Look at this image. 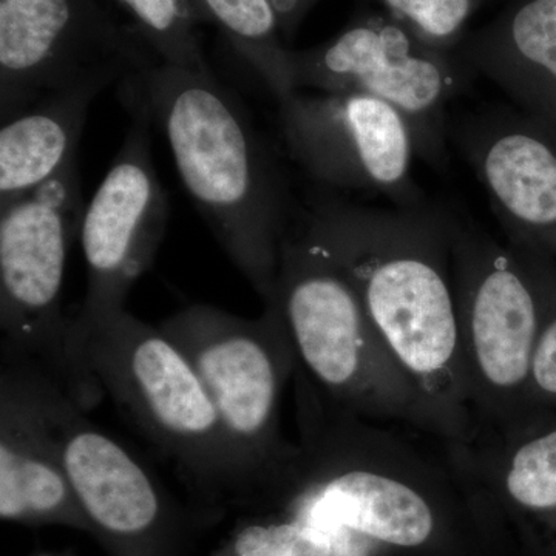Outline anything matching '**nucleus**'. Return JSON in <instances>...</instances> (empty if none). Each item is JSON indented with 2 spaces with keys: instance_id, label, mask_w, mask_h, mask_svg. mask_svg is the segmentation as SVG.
<instances>
[{
  "instance_id": "obj_9",
  "label": "nucleus",
  "mask_w": 556,
  "mask_h": 556,
  "mask_svg": "<svg viewBox=\"0 0 556 556\" xmlns=\"http://www.w3.org/2000/svg\"><path fill=\"white\" fill-rule=\"evenodd\" d=\"M295 89L364 93L407 119L416 153L445 170L447 104L466 89L464 70L401 22H354L334 39L289 53Z\"/></svg>"
},
{
  "instance_id": "obj_5",
  "label": "nucleus",
  "mask_w": 556,
  "mask_h": 556,
  "mask_svg": "<svg viewBox=\"0 0 556 556\" xmlns=\"http://www.w3.org/2000/svg\"><path fill=\"white\" fill-rule=\"evenodd\" d=\"M276 300L298 369L331 404L422 431L415 393L383 346L350 278L299 222L278 262Z\"/></svg>"
},
{
  "instance_id": "obj_4",
  "label": "nucleus",
  "mask_w": 556,
  "mask_h": 556,
  "mask_svg": "<svg viewBox=\"0 0 556 556\" xmlns=\"http://www.w3.org/2000/svg\"><path fill=\"white\" fill-rule=\"evenodd\" d=\"M554 262L453 215V289L475 431L510 430L541 417L530 402V372Z\"/></svg>"
},
{
  "instance_id": "obj_14",
  "label": "nucleus",
  "mask_w": 556,
  "mask_h": 556,
  "mask_svg": "<svg viewBox=\"0 0 556 556\" xmlns=\"http://www.w3.org/2000/svg\"><path fill=\"white\" fill-rule=\"evenodd\" d=\"M0 517H87L40 393V365L0 350Z\"/></svg>"
},
{
  "instance_id": "obj_16",
  "label": "nucleus",
  "mask_w": 556,
  "mask_h": 556,
  "mask_svg": "<svg viewBox=\"0 0 556 556\" xmlns=\"http://www.w3.org/2000/svg\"><path fill=\"white\" fill-rule=\"evenodd\" d=\"M134 70L112 65L49 94L0 131V206L56 177L73 156L94 98Z\"/></svg>"
},
{
  "instance_id": "obj_7",
  "label": "nucleus",
  "mask_w": 556,
  "mask_h": 556,
  "mask_svg": "<svg viewBox=\"0 0 556 556\" xmlns=\"http://www.w3.org/2000/svg\"><path fill=\"white\" fill-rule=\"evenodd\" d=\"M84 211L78 155L46 185L0 206V350L38 362L90 412L105 393L73 353L70 318L61 305Z\"/></svg>"
},
{
  "instance_id": "obj_2",
  "label": "nucleus",
  "mask_w": 556,
  "mask_h": 556,
  "mask_svg": "<svg viewBox=\"0 0 556 556\" xmlns=\"http://www.w3.org/2000/svg\"><path fill=\"white\" fill-rule=\"evenodd\" d=\"M294 383L299 455L270 490L287 497L289 519L327 538L339 556L420 554L456 541L450 530L471 503L444 453L331 404L299 369Z\"/></svg>"
},
{
  "instance_id": "obj_20",
  "label": "nucleus",
  "mask_w": 556,
  "mask_h": 556,
  "mask_svg": "<svg viewBox=\"0 0 556 556\" xmlns=\"http://www.w3.org/2000/svg\"><path fill=\"white\" fill-rule=\"evenodd\" d=\"M397 22L420 39L441 49L464 27L473 0H383Z\"/></svg>"
},
{
  "instance_id": "obj_3",
  "label": "nucleus",
  "mask_w": 556,
  "mask_h": 556,
  "mask_svg": "<svg viewBox=\"0 0 556 556\" xmlns=\"http://www.w3.org/2000/svg\"><path fill=\"white\" fill-rule=\"evenodd\" d=\"M119 97L159 123L179 177L219 244L263 303L276 302L289 229L287 182L236 97L211 70L160 60L124 76Z\"/></svg>"
},
{
  "instance_id": "obj_17",
  "label": "nucleus",
  "mask_w": 556,
  "mask_h": 556,
  "mask_svg": "<svg viewBox=\"0 0 556 556\" xmlns=\"http://www.w3.org/2000/svg\"><path fill=\"white\" fill-rule=\"evenodd\" d=\"M470 62L556 141V0H519L471 47Z\"/></svg>"
},
{
  "instance_id": "obj_11",
  "label": "nucleus",
  "mask_w": 556,
  "mask_h": 556,
  "mask_svg": "<svg viewBox=\"0 0 556 556\" xmlns=\"http://www.w3.org/2000/svg\"><path fill=\"white\" fill-rule=\"evenodd\" d=\"M278 123L289 155L314 181L378 193L396 207L427 206L412 175V129L386 101L298 90L278 101Z\"/></svg>"
},
{
  "instance_id": "obj_23",
  "label": "nucleus",
  "mask_w": 556,
  "mask_h": 556,
  "mask_svg": "<svg viewBox=\"0 0 556 556\" xmlns=\"http://www.w3.org/2000/svg\"><path fill=\"white\" fill-rule=\"evenodd\" d=\"M270 2L280 22L281 35L289 36L316 0H270Z\"/></svg>"
},
{
  "instance_id": "obj_18",
  "label": "nucleus",
  "mask_w": 556,
  "mask_h": 556,
  "mask_svg": "<svg viewBox=\"0 0 556 556\" xmlns=\"http://www.w3.org/2000/svg\"><path fill=\"white\" fill-rule=\"evenodd\" d=\"M199 22L217 25L230 49L277 101L295 89L291 50L281 40L280 22L270 0H189Z\"/></svg>"
},
{
  "instance_id": "obj_22",
  "label": "nucleus",
  "mask_w": 556,
  "mask_h": 556,
  "mask_svg": "<svg viewBox=\"0 0 556 556\" xmlns=\"http://www.w3.org/2000/svg\"><path fill=\"white\" fill-rule=\"evenodd\" d=\"M530 402L536 416L556 415V262L551 269L546 316L530 372Z\"/></svg>"
},
{
  "instance_id": "obj_15",
  "label": "nucleus",
  "mask_w": 556,
  "mask_h": 556,
  "mask_svg": "<svg viewBox=\"0 0 556 556\" xmlns=\"http://www.w3.org/2000/svg\"><path fill=\"white\" fill-rule=\"evenodd\" d=\"M43 405L60 439L65 470L84 514L109 535L141 540L160 525L163 503L148 468L94 426L40 367Z\"/></svg>"
},
{
  "instance_id": "obj_10",
  "label": "nucleus",
  "mask_w": 556,
  "mask_h": 556,
  "mask_svg": "<svg viewBox=\"0 0 556 556\" xmlns=\"http://www.w3.org/2000/svg\"><path fill=\"white\" fill-rule=\"evenodd\" d=\"M123 102L131 127L84 211L79 232L87 291L78 313L70 318V340L73 353L89 369L84 354L87 336L104 318L126 309L127 295L152 266L169 218V203L150 152L152 118L137 102Z\"/></svg>"
},
{
  "instance_id": "obj_1",
  "label": "nucleus",
  "mask_w": 556,
  "mask_h": 556,
  "mask_svg": "<svg viewBox=\"0 0 556 556\" xmlns=\"http://www.w3.org/2000/svg\"><path fill=\"white\" fill-rule=\"evenodd\" d=\"M300 223L356 289L415 393L422 433L441 444L470 441L475 419L453 289L452 212L321 199Z\"/></svg>"
},
{
  "instance_id": "obj_8",
  "label": "nucleus",
  "mask_w": 556,
  "mask_h": 556,
  "mask_svg": "<svg viewBox=\"0 0 556 556\" xmlns=\"http://www.w3.org/2000/svg\"><path fill=\"white\" fill-rule=\"evenodd\" d=\"M199 372L255 489H276L299 455L281 431V401L298 356L276 302L255 318L190 305L159 325Z\"/></svg>"
},
{
  "instance_id": "obj_12",
  "label": "nucleus",
  "mask_w": 556,
  "mask_h": 556,
  "mask_svg": "<svg viewBox=\"0 0 556 556\" xmlns=\"http://www.w3.org/2000/svg\"><path fill=\"white\" fill-rule=\"evenodd\" d=\"M159 60L101 0H0V118L98 70Z\"/></svg>"
},
{
  "instance_id": "obj_13",
  "label": "nucleus",
  "mask_w": 556,
  "mask_h": 556,
  "mask_svg": "<svg viewBox=\"0 0 556 556\" xmlns=\"http://www.w3.org/2000/svg\"><path fill=\"white\" fill-rule=\"evenodd\" d=\"M507 241L556 262V141L522 113L493 112L459 135Z\"/></svg>"
},
{
  "instance_id": "obj_21",
  "label": "nucleus",
  "mask_w": 556,
  "mask_h": 556,
  "mask_svg": "<svg viewBox=\"0 0 556 556\" xmlns=\"http://www.w3.org/2000/svg\"><path fill=\"white\" fill-rule=\"evenodd\" d=\"M239 556H339L331 541L288 519L269 526L249 527L237 543Z\"/></svg>"
},
{
  "instance_id": "obj_19",
  "label": "nucleus",
  "mask_w": 556,
  "mask_h": 556,
  "mask_svg": "<svg viewBox=\"0 0 556 556\" xmlns=\"http://www.w3.org/2000/svg\"><path fill=\"white\" fill-rule=\"evenodd\" d=\"M161 62L207 72L189 0H113Z\"/></svg>"
},
{
  "instance_id": "obj_6",
  "label": "nucleus",
  "mask_w": 556,
  "mask_h": 556,
  "mask_svg": "<svg viewBox=\"0 0 556 556\" xmlns=\"http://www.w3.org/2000/svg\"><path fill=\"white\" fill-rule=\"evenodd\" d=\"M84 354L104 393L185 477L255 489L199 372L160 327L118 311L91 329Z\"/></svg>"
}]
</instances>
